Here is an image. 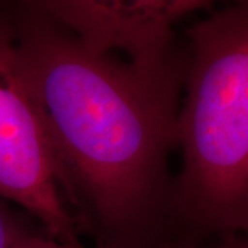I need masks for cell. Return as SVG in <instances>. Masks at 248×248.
Here are the masks:
<instances>
[{"mask_svg":"<svg viewBox=\"0 0 248 248\" xmlns=\"http://www.w3.org/2000/svg\"><path fill=\"white\" fill-rule=\"evenodd\" d=\"M36 9L99 55L122 51L133 66L163 72L184 63L174 47L182 18L210 9L207 0H40Z\"/></svg>","mask_w":248,"mask_h":248,"instance_id":"obj_4","label":"cell"},{"mask_svg":"<svg viewBox=\"0 0 248 248\" xmlns=\"http://www.w3.org/2000/svg\"><path fill=\"white\" fill-rule=\"evenodd\" d=\"M171 241L248 236V0L186 29Z\"/></svg>","mask_w":248,"mask_h":248,"instance_id":"obj_2","label":"cell"},{"mask_svg":"<svg viewBox=\"0 0 248 248\" xmlns=\"http://www.w3.org/2000/svg\"><path fill=\"white\" fill-rule=\"evenodd\" d=\"M29 232L13 217L9 210L0 204V248H11Z\"/></svg>","mask_w":248,"mask_h":248,"instance_id":"obj_5","label":"cell"},{"mask_svg":"<svg viewBox=\"0 0 248 248\" xmlns=\"http://www.w3.org/2000/svg\"><path fill=\"white\" fill-rule=\"evenodd\" d=\"M0 200L22 207L62 246L84 248L62 197L53 143L18 53L14 22L1 14Z\"/></svg>","mask_w":248,"mask_h":248,"instance_id":"obj_3","label":"cell"},{"mask_svg":"<svg viewBox=\"0 0 248 248\" xmlns=\"http://www.w3.org/2000/svg\"><path fill=\"white\" fill-rule=\"evenodd\" d=\"M159 248H248V236H234V237L205 241V243H199V244L167 241V243H163Z\"/></svg>","mask_w":248,"mask_h":248,"instance_id":"obj_6","label":"cell"},{"mask_svg":"<svg viewBox=\"0 0 248 248\" xmlns=\"http://www.w3.org/2000/svg\"><path fill=\"white\" fill-rule=\"evenodd\" d=\"M17 9L18 53L78 229L95 248H159L171 241L169 159L177 149L186 58L167 71H142L90 51L31 1Z\"/></svg>","mask_w":248,"mask_h":248,"instance_id":"obj_1","label":"cell"},{"mask_svg":"<svg viewBox=\"0 0 248 248\" xmlns=\"http://www.w3.org/2000/svg\"><path fill=\"white\" fill-rule=\"evenodd\" d=\"M11 248H68L62 246L57 240L51 239L47 234H35L28 233L24 237L18 240Z\"/></svg>","mask_w":248,"mask_h":248,"instance_id":"obj_7","label":"cell"}]
</instances>
